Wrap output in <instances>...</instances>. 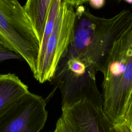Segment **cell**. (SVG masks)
I'll return each mask as SVG.
<instances>
[{"instance_id":"cell-1","label":"cell","mask_w":132,"mask_h":132,"mask_svg":"<svg viewBox=\"0 0 132 132\" xmlns=\"http://www.w3.org/2000/svg\"><path fill=\"white\" fill-rule=\"evenodd\" d=\"M75 13L71 39L60 61L76 59L100 71L113 43L132 26V12L123 10L106 18L81 5L75 8Z\"/></svg>"},{"instance_id":"cell-2","label":"cell","mask_w":132,"mask_h":132,"mask_svg":"<svg viewBox=\"0 0 132 132\" xmlns=\"http://www.w3.org/2000/svg\"><path fill=\"white\" fill-rule=\"evenodd\" d=\"M100 72L103 110L114 124L120 123L132 89V26L113 43Z\"/></svg>"},{"instance_id":"cell-3","label":"cell","mask_w":132,"mask_h":132,"mask_svg":"<svg viewBox=\"0 0 132 132\" xmlns=\"http://www.w3.org/2000/svg\"><path fill=\"white\" fill-rule=\"evenodd\" d=\"M0 44L19 55L36 77L40 43L18 0H0Z\"/></svg>"},{"instance_id":"cell-4","label":"cell","mask_w":132,"mask_h":132,"mask_svg":"<svg viewBox=\"0 0 132 132\" xmlns=\"http://www.w3.org/2000/svg\"><path fill=\"white\" fill-rule=\"evenodd\" d=\"M95 66H88L76 59L58 64L51 80L62 95V106H69L87 100L103 108V96L97 89Z\"/></svg>"},{"instance_id":"cell-5","label":"cell","mask_w":132,"mask_h":132,"mask_svg":"<svg viewBox=\"0 0 132 132\" xmlns=\"http://www.w3.org/2000/svg\"><path fill=\"white\" fill-rule=\"evenodd\" d=\"M75 8L62 1L42 60L35 78L40 83L51 81L60 60L71 41L75 20Z\"/></svg>"},{"instance_id":"cell-6","label":"cell","mask_w":132,"mask_h":132,"mask_svg":"<svg viewBox=\"0 0 132 132\" xmlns=\"http://www.w3.org/2000/svg\"><path fill=\"white\" fill-rule=\"evenodd\" d=\"M45 107L42 96L29 91L0 118V132H40L48 117Z\"/></svg>"},{"instance_id":"cell-7","label":"cell","mask_w":132,"mask_h":132,"mask_svg":"<svg viewBox=\"0 0 132 132\" xmlns=\"http://www.w3.org/2000/svg\"><path fill=\"white\" fill-rule=\"evenodd\" d=\"M60 117L72 132H116L102 107L87 100L61 108Z\"/></svg>"},{"instance_id":"cell-8","label":"cell","mask_w":132,"mask_h":132,"mask_svg":"<svg viewBox=\"0 0 132 132\" xmlns=\"http://www.w3.org/2000/svg\"><path fill=\"white\" fill-rule=\"evenodd\" d=\"M28 92L27 86L15 74H0V118Z\"/></svg>"},{"instance_id":"cell-9","label":"cell","mask_w":132,"mask_h":132,"mask_svg":"<svg viewBox=\"0 0 132 132\" xmlns=\"http://www.w3.org/2000/svg\"><path fill=\"white\" fill-rule=\"evenodd\" d=\"M52 0H27L25 11L41 44L48 9Z\"/></svg>"},{"instance_id":"cell-10","label":"cell","mask_w":132,"mask_h":132,"mask_svg":"<svg viewBox=\"0 0 132 132\" xmlns=\"http://www.w3.org/2000/svg\"><path fill=\"white\" fill-rule=\"evenodd\" d=\"M62 1L63 0H52L51 3L47 13L43 38L40 44L38 63L42 60L43 57L48 39L53 29L57 14Z\"/></svg>"},{"instance_id":"cell-11","label":"cell","mask_w":132,"mask_h":132,"mask_svg":"<svg viewBox=\"0 0 132 132\" xmlns=\"http://www.w3.org/2000/svg\"><path fill=\"white\" fill-rule=\"evenodd\" d=\"M123 122H124L132 130V89L126 102Z\"/></svg>"},{"instance_id":"cell-12","label":"cell","mask_w":132,"mask_h":132,"mask_svg":"<svg viewBox=\"0 0 132 132\" xmlns=\"http://www.w3.org/2000/svg\"><path fill=\"white\" fill-rule=\"evenodd\" d=\"M22 59L17 53L0 44V62L10 59Z\"/></svg>"},{"instance_id":"cell-13","label":"cell","mask_w":132,"mask_h":132,"mask_svg":"<svg viewBox=\"0 0 132 132\" xmlns=\"http://www.w3.org/2000/svg\"><path fill=\"white\" fill-rule=\"evenodd\" d=\"M53 132H72L64 121L60 117L58 120L54 131Z\"/></svg>"},{"instance_id":"cell-14","label":"cell","mask_w":132,"mask_h":132,"mask_svg":"<svg viewBox=\"0 0 132 132\" xmlns=\"http://www.w3.org/2000/svg\"><path fill=\"white\" fill-rule=\"evenodd\" d=\"M116 132H132L131 128L124 122L114 124Z\"/></svg>"},{"instance_id":"cell-15","label":"cell","mask_w":132,"mask_h":132,"mask_svg":"<svg viewBox=\"0 0 132 132\" xmlns=\"http://www.w3.org/2000/svg\"><path fill=\"white\" fill-rule=\"evenodd\" d=\"M63 1L72 5L75 8L82 5L84 3L88 2L89 0H63Z\"/></svg>"},{"instance_id":"cell-16","label":"cell","mask_w":132,"mask_h":132,"mask_svg":"<svg viewBox=\"0 0 132 132\" xmlns=\"http://www.w3.org/2000/svg\"><path fill=\"white\" fill-rule=\"evenodd\" d=\"M91 6L95 8H100L102 7L105 3V0H89Z\"/></svg>"},{"instance_id":"cell-17","label":"cell","mask_w":132,"mask_h":132,"mask_svg":"<svg viewBox=\"0 0 132 132\" xmlns=\"http://www.w3.org/2000/svg\"><path fill=\"white\" fill-rule=\"evenodd\" d=\"M126 2L130 3V4H132V0H125Z\"/></svg>"}]
</instances>
